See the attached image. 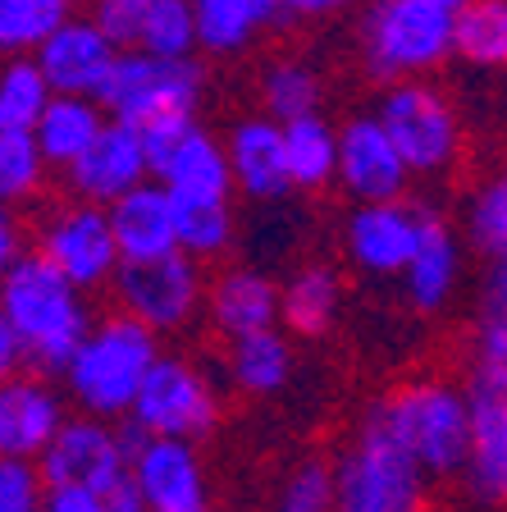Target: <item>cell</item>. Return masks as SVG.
Returning <instances> with one entry per match:
<instances>
[{"label": "cell", "instance_id": "6da1fadb", "mask_svg": "<svg viewBox=\"0 0 507 512\" xmlns=\"http://www.w3.org/2000/svg\"><path fill=\"white\" fill-rule=\"evenodd\" d=\"M0 311L23 343V362L42 375H64L74 352L92 334L96 316L87 293L64 284L37 252H23L0 279Z\"/></svg>", "mask_w": 507, "mask_h": 512}, {"label": "cell", "instance_id": "1f68e13d", "mask_svg": "<svg viewBox=\"0 0 507 512\" xmlns=\"http://www.w3.org/2000/svg\"><path fill=\"white\" fill-rule=\"evenodd\" d=\"M69 14L64 0H0V60H32Z\"/></svg>", "mask_w": 507, "mask_h": 512}, {"label": "cell", "instance_id": "60d3db41", "mask_svg": "<svg viewBox=\"0 0 507 512\" xmlns=\"http://www.w3.org/2000/svg\"><path fill=\"white\" fill-rule=\"evenodd\" d=\"M197 124V115H165V119H151L147 128H138V142H142V156H147V174H156L165 165V156L174 151V142Z\"/></svg>", "mask_w": 507, "mask_h": 512}, {"label": "cell", "instance_id": "bcb514c9", "mask_svg": "<svg viewBox=\"0 0 507 512\" xmlns=\"http://www.w3.org/2000/svg\"><path fill=\"white\" fill-rule=\"evenodd\" d=\"M106 512H147V508H142V499L128 485H119L115 494H106Z\"/></svg>", "mask_w": 507, "mask_h": 512}, {"label": "cell", "instance_id": "836d02e7", "mask_svg": "<svg viewBox=\"0 0 507 512\" xmlns=\"http://www.w3.org/2000/svg\"><path fill=\"white\" fill-rule=\"evenodd\" d=\"M133 51L156 55V60H188V55L197 51L188 0H142L138 46H133Z\"/></svg>", "mask_w": 507, "mask_h": 512}, {"label": "cell", "instance_id": "8d00e7d4", "mask_svg": "<svg viewBox=\"0 0 507 512\" xmlns=\"http://www.w3.org/2000/svg\"><path fill=\"white\" fill-rule=\"evenodd\" d=\"M46 160L32 142V133H0V206H19L37 197L46 183Z\"/></svg>", "mask_w": 507, "mask_h": 512}, {"label": "cell", "instance_id": "ab89813d", "mask_svg": "<svg viewBox=\"0 0 507 512\" xmlns=\"http://www.w3.org/2000/svg\"><path fill=\"white\" fill-rule=\"evenodd\" d=\"M87 19L101 28L115 51H133L138 46V23H142V0H96Z\"/></svg>", "mask_w": 507, "mask_h": 512}, {"label": "cell", "instance_id": "277c9868", "mask_svg": "<svg viewBox=\"0 0 507 512\" xmlns=\"http://www.w3.org/2000/svg\"><path fill=\"white\" fill-rule=\"evenodd\" d=\"M380 412L425 480L462 476L471 444V394L462 384L444 375H412L380 398Z\"/></svg>", "mask_w": 507, "mask_h": 512}, {"label": "cell", "instance_id": "b9f144b4", "mask_svg": "<svg viewBox=\"0 0 507 512\" xmlns=\"http://www.w3.org/2000/svg\"><path fill=\"white\" fill-rule=\"evenodd\" d=\"M476 311H480V320H507V252L489 256L485 270H480Z\"/></svg>", "mask_w": 507, "mask_h": 512}, {"label": "cell", "instance_id": "5b68a950", "mask_svg": "<svg viewBox=\"0 0 507 512\" xmlns=\"http://www.w3.org/2000/svg\"><path fill=\"white\" fill-rule=\"evenodd\" d=\"M425 485L430 480L398 444L380 403H370L334 467V512H421Z\"/></svg>", "mask_w": 507, "mask_h": 512}, {"label": "cell", "instance_id": "f546056e", "mask_svg": "<svg viewBox=\"0 0 507 512\" xmlns=\"http://www.w3.org/2000/svg\"><path fill=\"white\" fill-rule=\"evenodd\" d=\"M261 110L275 124L320 115V74L297 55H279L275 64H265L261 74Z\"/></svg>", "mask_w": 507, "mask_h": 512}, {"label": "cell", "instance_id": "74e56055", "mask_svg": "<svg viewBox=\"0 0 507 512\" xmlns=\"http://www.w3.org/2000/svg\"><path fill=\"white\" fill-rule=\"evenodd\" d=\"M279 512H334V467L320 458L297 462L279 485Z\"/></svg>", "mask_w": 507, "mask_h": 512}, {"label": "cell", "instance_id": "52a82bcc", "mask_svg": "<svg viewBox=\"0 0 507 512\" xmlns=\"http://www.w3.org/2000/svg\"><path fill=\"white\" fill-rule=\"evenodd\" d=\"M206 96V69L197 55L188 60H156L142 51H119L106 87L96 92V106L110 124L147 128L165 115H197Z\"/></svg>", "mask_w": 507, "mask_h": 512}, {"label": "cell", "instance_id": "d6a6232c", "mask_svg": "<svg viewBox=\"0 0 507 512\" xmlns=\"http://www.w3.org/2000/svg\"><path fill=\"white\" fill-rule=\"evenodd\" d=\"M462 234H466V247H476L485 261L507 252V160L466 197Z\"/></svg>", "mask_w": 507, "mask_h": 512}, {"label": "cell", "instance_id": "83f0119b", "mask_svg": "<svg viewBox=\"0 0 507 512\" xmlns=\"http://www.w3.org/2000/svg\"><path fill=\"white\" fill-rule=\"evenodd\" d=\"M293 375V348L279 330L252 334V339L229 343V380L243 389L247 398H270L279 394Z\"/></svg>", "mask_w": 507, "mask_h": 512}, {"label": "cell", "instance_id": "f1b7e54d", "mask_svg": "<svg viewBox=\"0 0 507 512\" xmlns=\"http://www.w3.org/2000/svg\"><path fill=\"white\" fill-rule=\"evenodd\" d=\"M284 128V165L293 188H325L334 183V160H338V128L325 115L293 119Z\"/></svg>", "mask_w": 507, "mask_h": 512}, {"label": "cell", "instance_id": "7bdbcfd3", "mask_svg": "<svg viewBox=\"0 0 507 512\" xmlns=\"http://www.w3.org/2000/svg\"><path fill=\"white\" fill-rule=\"evenodd\" d=\"M23 343H19V334H14V325L5 320V311H0V384H10V380H19L23 375Z\"/></svg>", "mask_w": 507, "mask_h": 512}, {"label": "cell", "instance_id": "9c48e42d", "mask_svg": "<svg viewBox=\"0 0 507 512\" xmlns=\"http://www.w3.org/2000/svg\"><path fill=\"white\" fill-rule=\"evenodd\" d=\"M110 288H115L119 316L138 320L156 339L188 330L206 302V275L183 252L156 256V261H124Z\"/></svg>", "mask_w": 507, "mask_h": 512}, {"label": "cell", "instance_id": "f6af8a7d", "mask_svg": "<svg viewBox=\"0 0 507 512\" xmlns=\"http://www.w3.org/2000/svg\"><path fill=\"white\" fill-rule=\"evenodd\" d=\"M42 512H106V499L87 490H46Z\"/></svg>", "mask_w": 507, "mask_h": 512}, {"label": "cell", "instance_id": "f35d334b", "mask_svg": "<svg viewBox=\"0 0 507 512\" xmlns=\"http://www.w3.org/2000/svg\"><path fill=\"white\" fill-rule=\"evenodd\" d=\"M42 503H46V480L37 471V462L0 453V512H42Z\"/></svg>", "mask_w": 507, "mask_h": 512}, {"label": "cell", "instance_id": "4fadbf2b", "mask_svg": "<svg viewBox=\"0 0 507 512\" xmlns=\"http://www.w3.org/2000/svg\"><path fill=\"white\" fill-rule=\"evenodd\" d=\"M334 179L357 206H380V202H402V192L412 183L407 165H402L398 147L380 128L375 115H352L338 128V160Z\"/></svg>", "mask_w": 507, "mask_h": 512}, {"label": "cell", "instance_id": "603a6c76", "mask_svg": "<svg viewBox=\"0 0 507 512\" xmlns=\"http://www.w3.org/2000/svg\"><path fill=\"white\" fill-rule=\"evenodd\" d=\"M462 485L480 508H507V403L498 398H471Z\"/></svg>", "mask_w": 507, "mask_h": 512}, {"label": "cell", "instance_id": "ffe728a7", "mask_svg": "<svg viewBox=\"0 0 507 512\" xmlns=\"http://www.w3.org/2000/svg\"><path fill=\"white\" fill-rule=\"evenodd\" d=\"M220 142H224V160H229V179L243 197H252V202H284L293 192L288 165H284V128L275 119L247 115Z\"/></svg>", "mask_w": 507, "mask_h": 512}, {"label": "cell", "instance_id": "7c38bea8", "mask_svg": "<svg viewBox=\"0 0 507 512\" xmlns=\"http://www.w3.org/2000/svg\"><path fill=\"white\" fill-rule=\"evenodd\" d=\"M128 490L147 512H211L197 444L147 439L128 426Z\"/></svg>", "mask_w": 507, "mask_h": 512}, {"label": "cell", "instance_id": "3957f363", "mask_svg": "<svg viewBox=\"0 0 507 512\" xmlns=\"http://www.w3.org/2000/svg\"><path fill=\"white\" fill-rule=\"evenodd\" d=\"M160 357V339L142 330L138 320L110 311L106 320H96L83 348L74 352V362L64 366V394L78 403V412L92 421H110L133 412L138 389L147 371Z\"/></svg>", "mask_w": 507, "mask_h": 512}, {"label": "cell", "instance_id": "8fae6325", "mask_svg": "<svg viewBox=\"0 0 507 512\" xmlns=\"http://www.w3.org/2000/svg\"><path fill=\"white\" fill-rule=\"evenodd\" d=\"M37 256L46 266L74 284L78 293H96V288L115 284L119 270V252H115V234H110V220L101 206H83L69 202L42 224V238H37Z\"/></svg>", "mask_w": 507, "mask_h": 512}, {"label": "cell", "instance_id": "2e32d148", "mask_svg": "<svg viewBox=\"0 0 507 512\" xmlns=\"http://www.w3.org/2000/svg\"><path fill=\"white\" fill-rule=\"evenodd\" d=\"M147 179L151 174H147V156H142L138 128L110 124V119H106V128H101V138L64 170V183L74 192V202L101 206V211Z\"/></svg>", "mask_w": 507, "mask_h": 512}, {"label": "cell", "instance_id": "484cf974", "mask_svg": "<svg viewBox=\"0 0 507 512\" xmlns=\"http://www.w3.org/2000/svg\"><path fill=\"white\" fill-rule=\"evenodd\" d=\"M101 128H106V115L96 101H83V96H51L32 128V142L42 151L46 170H69L96 138H101Z\"/></svg>", "mask_w": 507, "mask_h": 512}, {"label": "cell", "instance_id": "d590c367", "mask_svg": "<svg viewBox=\"0 0 507 512\" xmlns=\"http://www.w3.org/2000/svg\"><path fill=\"white\" fill-rule=\"evenodd\" d=\"M466 394L507 403V320H480L466 343Z\"/></svg>", "mask_w": 507, "mask_h": 512}, {"label": "cell", "instance_id": "e0dca14e", "mask_svg": "<svg viewBox=\"0 0 507 512\" xmlns=\"http://www.w3.org/2000/svg\"><path fill=\"white\" fill-rule=\"evenodd\" d=\"M211 330L220 339L238 343L265 334L279 325V284L261 266H233L206 279V302H201Z\"/></svg>", "mask_w": 507, "mask_h": 512}, {"label": "cell", "instance_id": "cb8c5ba5", "mask_svg": "<svg viewBox=\"0 0 507 512\" xmlns=\"http://www.w3.org/2000/svg\"><path fill=\"white\" fill-rule=\"evenodd\" d=\"M338 311H343V279L325 261L288 270V279L279 284V325H288L293 334L316 339V334L334 330Z\"/></svg>", "mask_w": 507, "mask_h": 512}, {"label": "cell", "instance_id": "8992f818", "mask_svg": "<svg viewBox=\"0 0 507 512\" xmlns=\"http://www.w3.org/2000/svg\"><path fill=\"white\" fill-rule=\"evenodd\" d=\"M375 119H380V128L398 147L412 179L448 174L457 165V156H462V115H457L453 96L434 78L384 87Z\"/></svg>", "mask_w": 507, "mask_h": 512}, {"label": "cell", "instance_id": "4316f807", "mask_svg": "<svg viewBox=\"0 0 507 512\" xmlns=\"http://www.w3.org/2000/svg\"><path fill=\"white\" fill-rule=\"evenodd\" d=\"M453 55L485 74H507V0H457Z\"/></svg>", "mask_w": 507, "mask_h": 512}, {"label": "cell", "instance_id": "5bb4252c", "mask_svg": "<svg viewBox=\"0 0 507 512\" xmlns=\"http://www.w3.org/2000/svg\"><path fill=\"white\" fill-rule=\"evenodd\" d=\"M115 46L101 37L87 14H69L60 28L37 46L32 64L42 69L51 96H83V101H96V92L106 87L110 69H115Z\"/></svg>", "mask_w": 507, "mask_h": 512}, {"label": "cell", "instance_id": "d4e9b609", "mask_svg": "<svg viewBox=\"0 0 507 512\" xmlns=\"http://www.w3.org/2000/svg\"><path fill=\"white\" fill-rule=\"evenodd\" d=\"M275 28V0H192V37L206 55H238Z\"/></svg>", "mask_w": 507, "mask_h": 512}, {"label": "cell", "instance_id": "9a60e30c", "mask_svg": "<svg viewBox=\"0 0 507 512\" xmlns=\"http://www.w3.org/2000/svg\"><path fill=\"white\" fill-rule=\"evenodd\" d=\"M421 211L407 197L380 206H357L343 224V252L361 275H402L412 261L416 234H421Z\"/></svg>", "mask_w": 507, "mask_h": 512}, {"label": "cell", "instance_id": "ee69618b", "mask_svg": "<svg viewBox=\"0 0 507 512\" xmlns=\"http://www.w3.org/2000/svg\"><path fill=\"white\" fill-rule=\"evenodd\" d=\"M19 256H23V224L10 206H0V279H5V270H10Z\"/></svg>", "mask_w": 507, "mask_h": 512}, {"label": "cell", "instance_id": "4dcf8cb0", "mask_svg": "<svg viewBox=\"0 0 507 512\" xmlns=\"http://www.w3.org/2000/svg\"><path fill=\"white\" fill-rule=\"evenodd\" d=\"M238 238L233 202H174V243L188 261H215Z\"/></svg>", "mask_w": 507, "mask_h": 512}, {"label": "cell", "instance_id": "7a4b0ae2", "mask_svg": "<svg viewBox=\"0 0 507 512\" xmlns=\"http://www.w3.org/2000/svg\"><path fill=\"white\" fill-rule=\"evenodd\" d=\"M457 0H375L357 19L361 69L375 83H416L453 60Z\"/></svg>", "mask_w": 507, "mask_h": 512}, {"label": "cell", "instance_id": "30bf717a", "mask_svg": "<svg viewBox=\"0 0 507 512\" xmlns=\"http://www.w3.org/2000/svg\"><path fill=\"white\" fill-rule=\"evenodd\" d=\"M37 471H42L46 490H87L106 499L119 485H128V430H115L110 421H92V416H74L37 458Z\"/></svg>", "mask_w": 507, "mask_h": 512}, {"label": "cell", "instance_id": "44dd1931", "mask_svg": "<svg viewBox=\"0 0 507 512\" xmlns=\"http://www.w3.org/2000/svg\"><path fill=\"white\" fill-rule=\"evenodd\" d=\"M151 183L169 192V202H229L233 179H229V160H224V142L211 128L192 124L174 151L165 156Z\"/></svg>", "mask_w": 507, "mask_h": 512}, {"label": "cell", "instance_id": "7402d4cb", "mask_svg": "<svg viewBox=\"0 0 507 512\" xmlns=\"http://www.w3.org/2000/svg\"><path fill=\"white\" fill-rule=\"evenodd\" d=\"M110 234H115L119 266L124 261H156V256L179 252L174 243V202L160 183H138L133 192H124L119 202L106 206Z\"/></svg>", "mask_w": 507, "mask_h": 512}, {"label": "cell", "instance_id": "ac0fdd59", "mask_svg": "<svg viewBox=\"0 0 507 512\" xmlns=\"http://www.w3.org/2000/svg\"><path fill=\"white\" fill-rule=\"evenodd\" d=\"M402 298L412 302L421 316H434L453 302L457 284H462V238L457 229L434 215L430 206L421 211V234H416L412 261L402 266Z\"/></svg>", "mask_w": 507, "mask_h": 512}, {"label": "cell", "instance_id": "e575fe53", "mask_svg": "<svg viewBox=\"0 0 507 512\" xmlns=\"http://www.w3.org/2000/svg\"><path fill=\"white\" fill-rule=\"evenodd\" d=\"M51 87L32 60H5L0 64V133H32L42 119Z\"/></svg>", "mask_w": 507, "mask_h": 512}, {"label": "cell", "instance_id": "d6986e66", "mask_svg": "<svg viewBox=\"0 0 507 512\" xmlns=\"http://www.w3.org/2000/svg\"><path fill=\"white\" fill-rule=\"evenodd\" d=\"M64 398L55 394V384L42 375H19V380L0 384V453L5 458L37 462L60 435Z\"/></svg>", "mask_w": 507, "mask_h": 512}, {"label": "cell", "instance_id": "ba28073f", "mask_svg": "<svg viewBox=\"0 0 507 512\" xmlns=\"http://www.w3.org/2000/svg\"><path fill=\"white\" fill-rule=\"evenodd\" d=\"M128 416H133V430L147 439L197 444L220 426V389H215L211 371L197 366L192 357L160 352Z\"/></svg>", "mask_w": 507, "mask_h": 512}]
</instances>
